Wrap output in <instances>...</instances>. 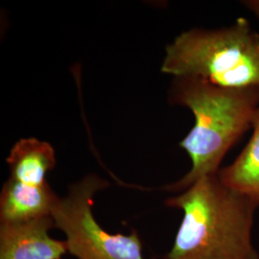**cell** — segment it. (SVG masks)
<instances>
[{"label":"cell","mask_w":259,"mask_h":259,"mask_svg":"<svg viewBox=\"0 0 259 259\" xmlns=\"http://www.w3.org/2000/svg\"><path fill=\"white\" fill-rule=\"evenodd\" d=\"M165 205L181 209L184 217L163 259H259L252 241L259 204L218 175L198 180Z\"/></svg>","instance_id":"cell-1"},{"label":"cell","mask_w":259,"mask_h":259,"mask_svg":"<svg viewBox=\"0 0 259 259\" xmlns=\"http://www.w3.org/2000/svg\"><path fill=\"white\" fill-rule=\"evenodd\" d=\"M172 105L188 108L195 125L180 142L192 166L181 180L165 186L181 193L205 176L217 175L225 156L252 129L259 108V88H223L197 77H174Z\"/></svg>","instance_id":"cell-2"},{"label":"cell","mask_w":259,"mask_h":259,"mask_svg":"<svg viewBox=\"0 0 259 259\" xmlns=\"http://www.w3.org/2000/svg\"><path fill=\"white\" fill-rule=\"evenodd\" d=\"M161 71L223 88H259V33L245 18L228 27L192 28L167 46Z\"/></svg>","instance_id":"cell-3"},{"label":"cell","mask_w":259,"mask_h":259,"mask_svg":"<svg viewBox=\"0 0 259 259\" xmlns=\"http://www.w3.org/2000/svg\"><path fill=\"white\" fill-rule=\"evenodd\" d=\"M109 185L108 181L95 174L70 185L51 214L55 228L65 233L68 253L77 259H145L137 231L130 234L110 233L93 216L94 195Z\"/></svg>","instance_id":"cell-4"},{"label":"cell","mask_w":259,"mask_h":259,"mask_svg":"<svg viewBox=\"0 0 259 259\" xmlns=\"http://www.w3.org/2000/svg\"><path fill=\"white\" fill-rule=\"evenodd\" d=\"M52 216L17 225H0V259H62L68 252L65 240L50 236Z\"/></svg>","instance_id":"cell-5"},{"label":"cell","mask_w":259,"mask_h":259,"mask_svg":"<svg viewBox=\"0 0 259 259\" xmlns=\"http://www.w3.org/2000/svg\"><path fill=\"white\" fill-rule=\"evenodd\" d=\"M59 200L48 183L29 185L10 178L0 194V225L23 224L51 216Z\"/></svg>","instance_id":"cell-6"},{"label":"cell","mask_w":259,"mask_h":259,"mask_svg":"<svg viewBox=\"0 0 259 259\" xmlns=\"http://www.w3.org/2000/svg\"><path fill=\"white\" fill-rule=\"evenodd\" d=\"M7 162L12 179L25 185H42L47 183V172L55 167V152L46 141L20 139L11 149Z\"/></svg>","instance_id":"cell-7"},{"label":"cell","mask_w":259,"mask_h":259,"mask_svg":"<svg viewBox=\"0 0 259 259\" xmlns=\"http://www.w3.org/2000/svg\"><path fill=\"white\" fill-rule=\"evenodd\" d=\"M251 131L240 154L217 175L225 185L250 196L259 204V108Z\"/></svg>","instance_id":"cell-8"},{"label":"cell","mask_w":259,"mask_h":259,"mask_svg":"<svg viewBox=\"0 0 259 259\" xmlns=\"http://www.w3.org/2000/svg\"><path fill=\"white\" fill-rule=\"evenodd\" d=\"M242 5L259 19V0H244L242 1Z\"/></svg>","instance_id":"cell-9"}]
</instances>
